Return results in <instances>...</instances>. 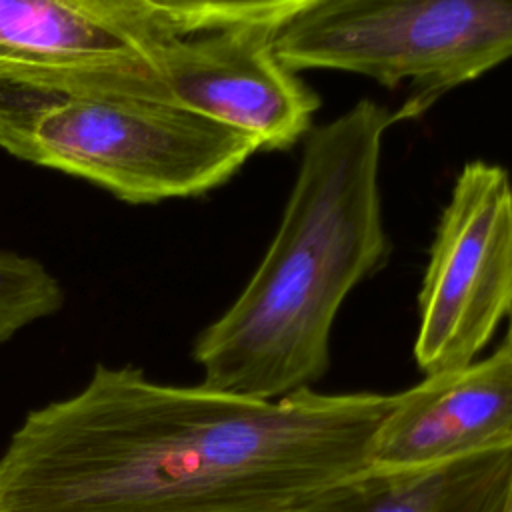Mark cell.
<instances>
[{
  "label": "cell",
  "mask_w": 512,
  "mask_h": 512,
  "mask_svg": "<svg viewBox=\"0 0 512 512\" xmlns=\"http://www.w3.org/2000/svg\"><path fill=\"white\" fill-rule=\"evenodd\" d=\"M270 28L238 26L170 36L160 52L170 100L246 136L256 150H286L312 130L320 98L288 68Z\"/></svg>",
  "instance_id": "obj_7"
},
{
  "label": "cell",
  "mask_w": 512,
  "mask_h": 512,
  "mask_svg": "<svg viewBox=\"0 0 512 512\" xmlns=\"http://www.w3.org/2000/svg\"><path fill=\"white\" fill-rule=\"evenodd\" d=\"M394 398L260 400L98 364L10 436L0 512H298L370 466Z\"/></svg>",
  "instance_id": "obj_1"
},
{
  "label": "cell",
  "mask_w": 512,
  "mask_h": 512,
  "mask_svg": "<svg viewBox=\"0 0 512 512\" xmlns=\"http://www.w3.org/2000/svg\"><path fill=\"white\" fill-rule=\"evenodd\" d=\"M0 146L132 204L204 194L258 152L172 100L0 86Z\"/></svg>",
  "instance_id": "obj_3"
},
{
  "label": "cell",
  "mask_w": 512,
  "mask_h": 512,
  "mask_svg": "<svg viewBox=\"0 0 512 512\" xmlns=\"http://www.w3.org/2000/svg\"><path fill=\"white\" fill-rule=\"evenodd\" d=\"M394 120L384 106L360 100L308 132L264 258L194 342L202 386L274 400L324 376L340 306L388 252L378 178Z\"/></svg>",
  "instance_id": "obj_2"
},
{
  "label": "cell",
  "mask_w": 512,
  "mask_h": 512,
  "mask_svg": "<svg viewBox=\"0 0 512 512\" xmlns=\"http://www.w3.org/2000/svg\"><path fill=\"white\" fill-rule=\"evenodd\" d=\"M510 312L512 180L472 160L454 180L418 292V368L430 376L474 362Z\"/></svg>",
  "instance_id": "obj_5"
},
{
  "label": "cell",
  "mask_w": 512,
  "mask_h": 512,
  "mask_svg": "<svg viewBox=\"0 0 512 512\" xmlns=\"http://www.w3.org/2000/svg\"><path fill=\"white\" fill-rule=\"evenodd\" d=\"M170 36L134 0H0V86L170 100Z\"/></svg>",
  "instance_id": "obj_6"
},
{
  "label": "cell",
  "mask_w": 512,
  "mask_h": 512,
  "mask_svg": "<svg viewBox=\"0 0 512 512\" xmlns=\"http://www.w3.org/2000/svg\"><path fill=\"white\" fill-rule=\"evenodd\" d=\"M64 306V290L44 264L0 250V344Z\"/></svg>",
  "instance_id": "obj_11"
},
{
  "label": "cell",
  "mask_w": 512,
  "mask_h": 512,
  "mask_svg": "<svg viewBox=\"0 0 512 512\" xmlns=\"http://www.w3.org/2000/svg\"><path fill=\"white\" fill-rule=\"evenodd\" d=\"M164 32L186 36L206 30L256 26L278 30L318 0H134Z\"/></svg>",
  "instance_id": "obj_10"
},
{
  "label": "cell",
  "mask_w": 512,
  "mask_h": 512,
  "mask_svg": "<svg viewBox=\"0 0 512 512\" xmlns=\"http://www.w3.org/2000/svg\"><path fill=\"white\" fill-rule=\"evenodd\" d=\"M280 60L408 88L398 118L512 58V0H318L274 32Z\"/></svg>",
  "instance_id": "obj_4"
},
{
  "label": "cell",
  "mask_w": 512,
  "mask_h": 512,
  "mask_svg": "<svg viewBox=\"0 0 512 512\" xmlns=\"http://www.w3.org/2000/svg\"><path fill=\"white\" fill-rule=\"evenodd\" d=\"M394 396L374 438L372 468L432 466L512 444V350L506 344Z\"/></svg>",
  "instance_id": "obj_8"
},
{
  "label": "cell",
  "mask_w": 512,
  "mask_h": 512,
  "mask_svg": "<svg viewBox=\"0 0 512 512\" xmlns=\"http://www.w3.org/2000/svg\"><path fill=\"white\" fill-rule=\"evenodd\" d=\"M512 444L420 468H372L298 512H506Z\"/></svg>",
  "instance_id": "obj_9"
},
{
  "label": "cell",
  "mask_w": 512,
  "mask_h": 512,
  "mask_svg": "<svg viewBox=\"0 0 512 512\" xmlns=\"http://www.w3.org/2000/svg\"><path fill=\"white\" fill-rule=\"evenodd\" d=\"M502 344H506L512 350V312L508 314V330H506V338Z\"/></svg>",
  "instance_id": "obj_12"
},
{
  "label": "cell",
  "mask_w": 512,
  "mask_h": 512,
  "mask_svg": "<svg viewBox=\"0 0 512 512\" xmlns=\"http://www.w3.org/2000/svg\"><path fill=\"white\" fill-rule=\"evenodd\" d=\"M506 512H512V484H510V496H508V506Z\"/></svg>",
  "instance_id": "obj_13"
}]
</instances>
